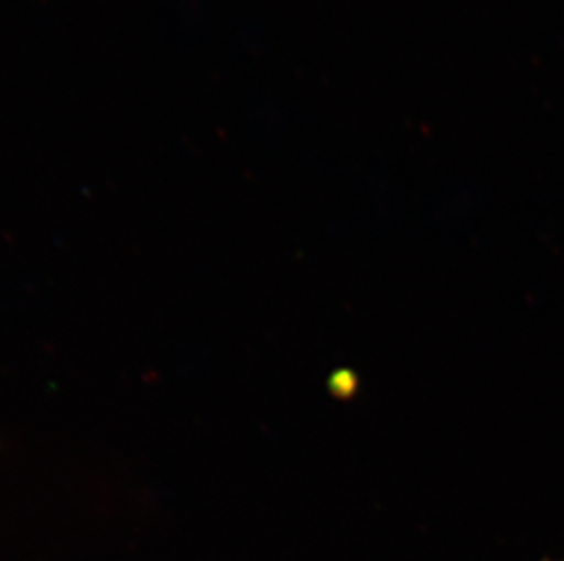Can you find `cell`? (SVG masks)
I'll use <instances>...</instances> for the list:
<instances>
[{"label":"cell","mask_w":564,"mask_h":561,"mask_svg":"<svg viewBox=\"0 0 564 561\" xmlns=\"http://www.w3.org/2000/svg\"><path fill=\"white\" fill-rule=\"evenodd\" d=\"M544 561H552V560H544ZM557 561H564V560H557Z\"/></svg>","instance_id":"cell-1"}]
</instances>
